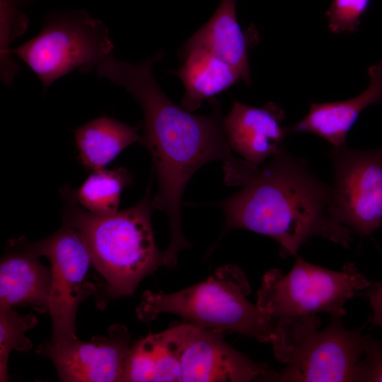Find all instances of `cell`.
Instances as JSON below:
<instances>
[{
    "label": "cell",
    "mask_w": 382,
    "mask_h": 382,
    "mask_svg": "<svg viewBox=\"0 0 382 382\" xmlns=\"http://www.w3.org/2000/svg\"><path fill=\"white\" fill-rule=\"evenodd\" d=\"M367 74L369 83L363 92L348 100L311 103L302 119L286 127L289 134H315L332 147L345 144L347 134L361 112L382 101V62L369 66Z\"/></svg>",
    "instance_id": "obj_14"
},
{
    "label": "cell",
    "mask_w": 382,
    "mask_h": 382,
    "mask_svg": "<svg viewBox=\"0 0 382 382\" xmlns=\"http://www.w3.org/2000/svg\"><path fill=\"white\" fill-rule=\"evenodd\" d=\"M160 59L155 54L137 64L117 60L108 77L112 84L126 89L141 107V143L150 154L158 185L151 204L168 216L170 241L163 252L165 265L173 267L180 251L190 245L183 234L181 205L192 175L203 165L221 161L226 185L243 186L257 167L231 152L217 101L209 114L199 115L178 106L166 95L153 73L154 64Z\"/></svg>",
    "instance_id": "obj_1"
},
{
    "label": "cell",
    "mask_w": 382,
    "mask_h": 382,
    "mask_svg": "<svg viewBox=\"0 0 382 382\" xmlns=\"http://www.w3.org/2000/svg\"><path fill=\"white\" fill-rule=\"evenodd\" d=\"M151 180L141 199L113 213L97 214L64 197V224L81 237L98 276L95 296L98 308L132 295L141 280L164 265V252L156 245L151 225Z\"/></svg>",
    "instance_id": "obj_3"
},
{
    "label": "cell",
    "mask_w": 382,
    "mask_h": 382,
    "mask_svg": "<svg viewBox=\"0 0 382 382\" xmlns=\"http://www.w3.org/2000/svg\"><path fill=\"white\" fill-rule=\"evenodd\" d=\"M113 48L101 21L85 11H71L49 15L41 31L11 54L33 71L45 91L76 69L83 74L97 69Z\"/></svg>",
    "instance_id": "obj_7"
},
{
    "label": "cell",
    "mask_w": 382,
    "mask_h": 382,
    "mask_svg": "<svg viewBox=\"0 0 382 382\" xmlns=\"http://www.w3.org/2000/svg\"><path fill=\"white\" fill-rule=\"evenodd\" d=\"M183 331L182 324L134 341L122 381L179 382Z\"/></svg>",
    "instance_id": "obj_16"
},
{
    "label": "cell",
    "mask_w": 382,
    "mask_h": 382,
    "mask_svg": "<svg viewBox=\"0 0 382 382\" xmlns=\"http://www.w3.org/2000/svg\"><path fill=\"white\" fill-rule=\"evenodd\" d=\"M108 332V336H94L88 342L78 337L59 344L45 340L36 354L50 359L61 381H122L134 341L123 325H112Z\"/></svg>",
    "instance_id": "obj_10"
},
{
    "label": "cell",
    "mask_w": 382,
    "mask_h": 382,
    "mask_svg": "<svg viewBox=\"0 0 382 382\" xmlns=\"http://www.w3.org/2000/svg\"><path fill=\"white\" fill-rule=\"evenodd\" d=\"M328 156L335 218L360 236L371 235L382 225V147L359 150L345 144L332 147Z\"/></svg>",
    "instance_id": "obj_9"
},
{
    "label": "cell",
    "mask_w": 382,
    "mask_h": 382,
    "mask_svg": "<svg viewBox=\"0 0 382 382\" xmlns=\"http://www.w3.org/2000/svg\"><path fill=\"white\" fill-rule=\"evenodd\" d=\"M25 0H1V78L10 85L21 66L11 58L9 44L25 32L28 18L20 11Z\"/></svg>",
    "instance_id": "obj_21"
},
{
    "label": "cell",
    "mask_w": 382,
    "mask_h": 382,
    "mask_svg": "<svg viewBox=\"0 0 382 382\" xmlns=\"http://www.w3.org/2000/svg\"><path fill=\"white\" fill-rule=\"evenodd\" d=\"M284 110L269 102L254 107L234 100L224 118V132L231 150L251 165L259 167L284 144L289 134L282 122Z\"/></svg>",
    "instance_id": "obj_12"
},
{
    "label": "cell",
    "mask_w": 382,
    "mask_h": 382,
    "mask_svg": "<svg viewBox=\"0 0 382 382\" xmlns=\"http://www.w3.org/2000/svg\"><path fill=\"white\" fill-rule=\"evenodd\" d=\"M183 66L170 71L183 82L185 93L181 106L188 111L201 107L241 79L239 72L209 51L201 48L182 50Z\"/></svg>",
    "instance_id": "obj_17"
},
{
    "label": "cell",
    "mask_w": 382,
    "mask_h": 382,
    "mask_svg": "<svg viewBox=\"0 0 382 382\" xmlns=\"http://www.w3.org/2000/svg\"><path fill=\"white\" fill-rule=\"evenodd\" d=\"M130 180L124 168H103L93 170L76 190L66 187L62 192L91 213L110 214L117 211L122 190Z\"/></svg>",
    "instance_id": "obj_19"
},
{
    "label": "cell",
    "mask_w": 382,
    "mask_h": 382,
    "mask_svg": "<svg viewBox=\"0 0 382 382\" xmlns=\"http://www.w3.org/2000/svg\"><path fill=\"white\" fill-rule=\"evenodd\" d=\"M254 25L245 32L236 16V0H221L209 21L190 37L182 50H206L236 69L247 84L251 83L249 50L257 43Z\"/></svg>",
    "instance_id": "obj_15"
},
{
    "label": "cell",
    "mask_w": 382,
    "mask_h": 382,
    "mask_svg": "<svg viewBox=\"0 0 382 382\" xmlns=\"http://www.w3.org/2000/svg\"><path fill=\"white\" fill-rule=\"evenodd\" d=\"M179 382L267 381L274 369L255 362L223 338V331L183 324Z\"/></svg>",
    "instance_id": "obj_11"
},
{
    "label": "cell",
    "mask_w": 382,
    "mask_h": 382,
    "mask_svg": "<svg viewBox=\"0 0 382 382\" xmlns=\"http://www.w3.org/2000/svg\"><path fill=\"white\" fill-rule=\"evenodd\" d=\"M37 323L35 315L22 316L13 308H0V381L9 380L8 360L13 350L26 352L33 344L25 333Z\"/></svg>",
    "instance_id": "obj_20"
},
{
    "label": "cell",
    "mask_w": 382,
    "mask_h": 382,
    "mask_svg": "<svg viewBox=\"0 0 382 382\" xmlns=\"http://www.w3.org/2000/svg\"><path fill=\"white\" fill-rule=\"evenodd\" d=\"M241 187L214 204L225 217L218 240L233 229H247L275 240L284 259L296 257L300 247L313 237L349 248L352 231L333 214L330 185L284 145Z\"/></svg>",
    "instance_id": "obj_2"
},
{
    "label": "cell",
    "mask_w": 382,
    "mask_h": 382,
    "mask_svg": "<svg viewBox=\"0 0 382 382\" xmlns=\"http://www.w3.org/2000/svg\"><path fill=\"white\" fill-rule=\"evenodd\" d=\"M25 238L11 239L0 263V308L30 306L48 313L52 270Z\"/></svg>",
    "instance_id": "obj_13"
},
{
    "label": "cell",
    "mask_w": 382,
    "mask_h": 382,
    "mask_svg": "<svg viewBox=\"0 0 382 382\" xmlns=\"http://www.w3.org/2000/svg\"><path fill=\"white\" fill-rule=\"evenodd\" d=\"M74 138L82 165L93 170L103 168L126 147L142 140L137 127L105 116L76 129Z\"/></svg>",
    "instance_id": "obj_18"
},
{
    "label": "cell",
    "mask_w": 382,
    "mask_h": 382,
    "mask_svg": "<svg viewBox=\"0 0 382 382\" xmlns=\"http://www.w3.org/2000/svg\"><path fill=\"white\" fill-rule=\"evenodd\" d=\"M371 0H332L325 12L329 30L335 34L354 33Z\"/></svg>",
    "instance_id": "obj_22"
},
{
    "label": "cell",
    "mask_w": 382,
    "mask_h": 382,
    "mask_svg": "<svg viewBox=\"0 0 382 382\" xmlns=\"http://www.w3.org/2000/svg\"><path fill=\"white\" fill-rule=\"evenodd\" d=\"M30 243L51 265L48 313L52 332L50 341L59 344L75 339L78 307L98 290V282L91 276L93 266L88 250L79 233L66 224L49 237Z\"/></svg>",
    "instance_id": "obj_8"
},
{
    "label": "cell",
    "mask_w": 382,
    "mask_h": 382,
    "mask_svg": "<svg viewBox=\"0 0 382 382\" xmlns=\"http://www.w3.org/2000/svg\"><path fill=\"white\" fill-rule=\"evenodd\" d=\"M320 325L317 313L276 322L270 343L274 358L285 366L267 381H352L364 352V326L347 330L340 317H331L322 330Z\"/></svg>",
    "instance_id": "obj_5"
},
{
    "label": "cell",
    "mask_w": 382,
    "mask_h": 382,
    "mask_svg": "<svg viewBox=\"0 0 382 382\" xmlns=\"http://www.w3.org/2000/svg\"><path fill=\"white\" fill-rule=\"evenodd\" d=\"M370 284L353 262H347L340 271H334L297 255L288 274L270 269L264 274L255 304L276 322L321 312L342 318L347 314L346 302Z\"/></svg>",
    "instance_id": "obj_6"
},
{
    "label": "cell",
    "mask_w": 382,
    "mask_h": 382,
    "mask_svg": "<svg viewBox=\"0 0 382 382\" xmlns=\"http://www.w3.org/2000/svg\"><path fill=\"white\" fill-rule=\"evenodd\" d=\"M364 295L372 308L371 323L378 325L382 332V281L371 282L365 289Z\"/></svg>",
    "instance_id": "obj_24"
},
{
    "label": "cell",
    "mask_w": 382,
    "mask_h": 382,
    "mask_svg": "<svg viewBox=\"0 0 382 382\" xmlns=\"http://www.w3.org/2000/svg\"><path fill=\"white\" fill-rule=\"evenodd\" d=\"M364 358L357 364L352 378L356 382L382 381V340L364 336Z\"/></svg>",
    "instance_id": "obj_23"
},
{
    "label": "cell",
    "mask_w": 382,
    "mask_h": 382,
    "mask_svg": "<svg viewBox=\"0 0 382 382\" xmlns=\"http://www.w3.org/2000/svg\"><path fill=\"white\" fill-rule=\"evenodd\" d=\"M250 291L244 271L226 265L205 281L174 293L144 291L136 313L144 323L170 313L200 328L236 332L271 342L276 321L249 301Z\"/></svg>",
    "instance_id": "obj_4"
}]
</instances>
